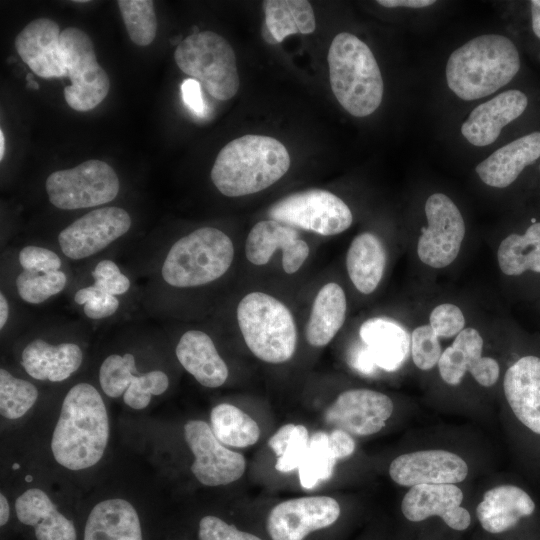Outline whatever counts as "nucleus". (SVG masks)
I'll list each match as a JSON object with an SVG mask.
<instances>
[{"label":"nucleus","instance_id":"obj_24","mask_svg":"<svg viewBox=\"0 0 540 540\" xmlns=\"http://www.w3.org/2000/svg\"><path fill=\"white\" fill-rule=\"evenodd\" d=\"M539 158L540 132L535 131L500 147L480 162L475 170L485 184L505 188Z\"/></svg>","mask_w":540,"mask_h":540},{"label":"nucleus","instance_id":"obj_51","mask_svg":"<svg viewBox=\"0 0 540 540\" xmlns=\"http://www.w3.org/2000/svg\"><path fill=\"white\" fill-rule=\"evenodd\" d=\"M295 425L292 423L281 426L268 440L270 448L274 451L276 456L283 455L286 446L291 438Z\"/></svg>","mask_w":540,"mask_h":540},{"label":"nucleus","instance_id":"obj_36","mask_svg":"<svg viewBox=\"0 0 540 540\" xmlns=\"http://www.w3.org/2000/svg\"><path fill=\"white\" fill-rule=\"evenodd\" d=\"M117 4L132 42L143 47L151 44L157 32L154 2L151 0H119Z\"/></svg>","mask_w":540,"mask_h":540},{"label":"nucleus","instance_id":"obj_29","mask_svg":"<svg viewBox=\"0 0 540 540\" xmlns=\"http://www.w3.org/2000/svg\"><path fill=\"white\" fill-rule=\"evenodd\" d=\"M84 540H142L135 508L123 499L99 502L87 518Z\"/></svg>","mask_w":540,"mask_h":540},{"label":"nucleus","instance_id":"obj_20","mask_svg":"<svg viewBox=\"0 0 540 540\" xmlns=\"http://www.w3.org/2000/svg\"><path fill=\"white\" fill-rule=\"evenodd\" d=\"M60 35L59 25L48 18L31 21L17 35L16 51L37 76L45 79L68 76Z\"/></svg>","mask_w":540,"mask_h":540},{"label":"nucleus","instance_id":"obj_16","mask_svg":"<svg viewBox=\"0 0 540 540\" xmlns=\"http://www.w3.org/2000/svg\"><path fill=\"white\" fill-rule=\"evenodd\" d=\"M391 479L401 486L456 484L465 480L468 465L446 450H421L396 457L389 466Z\"/></svg>","mask_w":540,"mask_h":540},{"label":"nucleus","instance_id":"obj_5","mask_svg":"<svg viewBox=\"0 0 540 540\" xmlns=\"http://www.w3.org/2000/svg\"><path fill=\"white\" fill-rule=\"evenodd\" d=\"M234 258V246L223 231L202 227L177 240L170 248L161 273L173 287H197L223 276Z\"/></svg>","mask_w":540,"mask_h":540},{"label":"nucleus","instance_id":"obj_58","mask_svg":"<svg viewBox=\"0 0 540 540\" xmlns=\"http://www.w3.org/2000/svg\"><path fill=\"white\" fill-rule=\"evenodd\" d=\"M5 149V138L2 129L0 130V160L3 159Z\"/></svg>","mask_w":540,"mask_h":540},{"label":"nucleus","instance_id":"obj_57","mask_svg":"<svg viewBox=\"0 0 540 540\" xmlns=\"http://www.w3.org/2000/svg\"><path fill=\"white\" fill-rule=\"evenodd\" d=\"M262 33H263V37L264 39L269 42V43H277L275 41V39L272 37V35L270 34V32L268 31L266 25L264 24L263 28H262Z\"/></svg>","mask_w":540,"mask_h":540},{"label":"nucleus","instance_id":"obj_1","mask_svg":"<svg viewBox=\"0 0 540 540\" xmlns=\"http://www.w3.org/2000/svg\"><path fill=\"white\" fill-rule=\"evenodd\" d=\"M108 438L107 410L97 389L88 383L73 386L52 435L55 460L70 470L89 468L102 458Z\"/></svg>","mask_w":540,"mask_h":540},{"label":"nucleus","instance_id":"obj_60","mask_svg":"<svg viewBox=\"0 0 540 540\" xmlns=\"http://www.w3.org/2000/svg\"><path fill=\"white\" fill-rule=\"evenodd\" d=\"M25 480H26L27 482H31V481H32V476H30V475H29V476H26V477H25Z\"/></svg>","mask_w":540,"mask_h":540},{"label":"nucleus","instance_id":"obj_54","mask_svg":"<svg viewBox=\"0 0 540 540\" xmlns=\"http://www.w3.org/2000/svg\"><path fill=\"white\" fill-rule=\"evenodd\" d=\"M531 7V21H532V30L535 36L540 39V0L530 1Z\"/></svg>","mask_w":540,"mask_h":540},{"label":"nucleus","instance_id":"obj_53","mask_svg":"<svg viewBox=\"0 0 540 540\" xmlns=\"http://www.w3.org/2000/svg\"><path fill=\"white\" fill-rule=\"evenodd\" d=\"M100 291L101 290H99L94 285L81 288L75 293L74 300L79 305H85L86 303L94 299Z\"/></svg>","mask_w":540,"mask_h":540},{"label":"nucleus","instance_id":"obj_23","mask_svg":"<svg viewBox=\"0 0 540 540\" xmlns=\"http://www.w3.org/2000/svg\"><path fill=\"white\" fill-rule=\"evenodd\" d=\"M537 512L534 498L523 487L503 484L485 492L476 515L484 530L499 534L517 528Z\"/></svg>","mask_w":540,"mask_h":540},{"label":"nucleus","instance_id":"obj_47","mask_svg":"<svg viewBox=\"0 0 540 540\" xmlns=\"http://www.w3.org/2000/svg\"><path fill=\"white\" fill-rule=\"evenodd\" d=\"M119 307L116 296L104 293L99 294L84 305V313L90 319H102L113 315Z\"/></svg>","mask_w":540,"mask_h":540},{"label":"nucleus","instance_id":"obj_13","mask_svg":"<svg viewBox=\"0 0 540 540\" xmlns=\"http://www.w3.org/2000/svg\"><path fill=\"white\" fill-rule=\"evenodd\" d=\"M131 217L122 208L110 206L90 211L76 219L58 236L60 248L70 259L80 260L98 253L124 235Z\"/></svg>","mask_w":540,"mask_h":540},{"label":"nucleus","instance_id":"obj_56","mask_svg":"<svg viewBox=\"0 0 540 540\" xmlns=\"http://www.w3.org/2000/svg\"><path fill=\"white\" fill-rule=\"evenodd\" d=\"M9 317V305L3 293L0 294V328L2 329Z\"/></svg>","mask_w":540,"mask_h":540},{"label":"nucleus","instance_id":"obj_6","mask_svg":"<svg viewBox=\"0 0 540 540\" xmlns=\"http://www.w3.org/2000/svg\"><path fill=\"white\" fill-rule=\"evenodd\" d=\"M237 321L250 351L268 363L288 361L295 352L297 332L291 311L263 292L245 295L237 307Z\"/></svg>","mask_w":540,"mask_h":540},{"label":"nucleus","instance_id":"obj_50","mask_svg":"<svg viewBox=\"0 0 540 540\" xmlns=\"http://www.w3.org/2000/svg\"><path fill=\"white\" fill-rule=\"evenodd\" d=\"M328 444L337 460L351 456L355 450L353 438L349 433L341 429H334L328 434Z\"/></svg>","mask_w":540,"mask_h":540},{"label":"nucleus","instance_id":"obj_22","mask_svg":"<svg viewBox=\"0 0 540 540\" xmlns=\"http://www.w3.org/2000/svg\"><path fill=\"white\" fill-rule=\"evenodd\" d=\"M528 98L520 90H507L474 108L461 126V133L474 146L492 144L503 127L520 117Z\"/></svg>","mask_w":540,"mask_h":540},{"label":"nucleus","instance_id":"obj_40","mask_svg":"<svg viewBox=\"0 0 540 540\" xmlns=\"http://www.w3.org/2000/svg\"><path fill=\"white\" fill-rule=\"evenodd\" d=\"M169 385L167 375L160 370H153L140 376H134L124 393L125 404L133 409H144L151 400V395H160Z\"/></svg>","mask_w":540,"mask_h":540},{"label":"nucleus","instance_id":"obj_2","mask_svg":"<svg viewBox=\"0 0 540 540\" xmlns=\"http://www.w3.org/2000/svg\"><path fill=\"white\" fill-rule=\"evenodd\" d=\"M290 163V155L279 140L247 134L220 150L211 180L225 196H245L273 185L286 174Z\"/></svg>","mask_w":540,"mask_h":540},{"label":"nucleus","instance_id":"obj_12","mask_svg":"<svg viewBox=\"0 0 540 540\" xmlns=\"http://www.w3.org/2000/svg\"><path fill=\"white\" fill-rule=\"evenodd\" d=\"M184 436L195 458L191 471L203 485H227L244 474L246 460L243 455L225 447L206 422L188 421Z\"/></svg>","mask_w":540,"mask_h":540},{"label":"nucleus","instance_id":"obj_59","mask_svg":"<svg viewBox=\"0 0 540 540\" xmlns=\"http://www.w3.org/2000/svg\"><path fill=\"white\" fill-rule=\"evenodd\" d=\"M27 81H28V87H32L34 89H38L39 86L37 85V82H35L32 77H31V74H28L27 75Z\"/></svg>","mask_w":540,"mask_h":540},{"label":"nucleus","instance_id":"obj_52","mask_svg":"<svg viewBox=\"0 0 540 540\" xmlns=\"http://www.w3.org/2000/svg\"><path fill=\"white\" fill-rule=\"evenodd\" d=\"M378 4L387 7L424 8L435 3L433 0H378Z\"/></svg>","mask_w":540,"mask_h":540},{"label":"nucleus","instance_id":"obj_4","mask_svg":"<svg viewBox=\"0 0 540 540\" xmlns=\"http://www.w3.org/2000/svg\"><path fill=\"white\" fill-rule=\"evenodd\" d=\"M327 60L331 89L340 105L356 117L372 114L381 104L384 85L367 44L351 33H339L331 42Z\"/></svg>","mask_w":540,"mask_h":540},{"label":"nucleus","instance_id":"obj_49","mask_svg":"<svg viewBox=\"0 0 540 540\" xmlns=\"http://www.w3.org/2000/svg\"><path fill=\"white\" fill-rule=\"evenodd\" d=\"M348 362L352 368L364 375H372L378 368L363 342L361 344H355L350 349Z\"/></svg>","mask_w":540,"mask_h":540},{"label":"nucleus","instance_id":"obj_9","mask_svg":"<svg viewBox=\"0 0 540 540\" xmlns=\"http://www.w3.org/2000/svg\"><path fill=\"white\" fill-rule=\"evenodd\" d=\"M119 179L104 161L88 160L74 168L52 172L45 182L49 201L62 210L94 207L111 202Z\"/></svg>","mask_w":540,"mask_h":540},{"label":"nucleus","instance_id":"obj_43","mask_svg":"<svg viewBox=\"0 0 540 540\" xmlns=\"http://www.w3.org/2000/svg\"><path fill=\"white\" fill-rule=\"evenodd\" d=\"M94 286L104 293L121 295L130 288V280L121 273L119 267L111 260L100 261L92 272Z\"/></svg>","mask_w":540,"mask_h":540},{"label":"nucleus","instance_id":"obj_14","mask_svg":"<svg viewBox=\"0 0 540 540\" xmlns=\"http://www.w3.org/2000/svg\"><path fill=\"white\" fill-rule=\"evenodd\" d=\"M340 505L329 496L293 498L277 504L267 518L272 540H304L311 532L337 521Z\"/></svg>","mask_w":540,"mask_h":540},{"label":"nucleus","instance_id":"obj_48","mask_svg":"<svg viewBox=\"0 0 540 540\" xmlns=\"http://www.w3.org/2000/svg\"><path fill=\"white\" fill-rule=\"evenodd\" d=\"M181 95L185 105L195 115H205L206 107L202 97L201 85L197 80L193 78L185 79L181 84Z\"/></svg>","mask_w":540,"mask_h":540},{"label":"nucleus","instance_id":"obj_21","mask_svg":"<svg viewBox=\"0 0 540 540\" xmlns=\"http://www.w3.org/2000/svg\"><path fill=\"white\" fill-rule=\"evenodd\" d=\"M279 248L287 274L298 271L309 255V246L299 238L296 229L275 220L260 221L253 226L246 239L245 254L252 264L264 265Z\"/></svg>","mask_w":540,"mask_h":540},{"label":"nucleus","instance_id":"obj_32","mask_svg":"<svg viewBox=\"0 0 540 540\" xmlns=\"http://www.w3.org/2000/svg\"><path fill=\"white\" fill-rule=\"evenodd\" d=\"M265 25L276 42L291 34H310L316 28L313 8L306 0H265Z\"/></svg>","mask_w":540,"mask_h":540},{"label":"nucleus","instance_id":"obj_37","mask_svg":"<svg viewBox=\"0 0 540 540\" xmlns=\"http://www.w3.org/2000/svg\"><path fill=\"white\" fill-rule=\"evenodd\" d=\"M36 387L23 379L0 369V412L7 419L22 417L36 402Z\"/></svg>","mask_w":540,"mask_h":540},{"label":"nucleus","instance_id":"obj_25","mask_svg":"<svg viewBox=\"0 0 540 540\" xmlns=\"http://www.w3.org/2000/svg\"><path fill=\"white\" fill-rule=\"evenodd\" d=\"M176 356L185 370L205 387H219L228 377L226 363L212 339L202 331L185 332L176 346Z\"/></svg>","mask_w":540,"mask_h":540},{"label":"nucleus","instance_id":"obj_55","mask_svg":"<svg viewBox=\"0 0 540 540\" xmlns=\"http://www.w3.org/2000/svg\"><path fill=\"white\" fill-rule=\"evenodd\" d=\"M9 516H10V508H9L8 501L6 497L3 494H1L0 495V525L1 526H4L7 523V521L9 520Z\"/></svg>","mask_w":540,"mask_h":540},{"label":"nucleus","instance_id":"obj_33","mask_svg":"<svg viewBox=\"0 0 540 540\" xmlns=\"http://www.w3.org/2000/svg\"><path fill=\"white\" fill-rule=\"evenodd\" d=\"M497 259L501 271L509 276L531 270L540 273V222L531 224L524 234H510L499 245Z\"/></svg>","mask_w":540,"mask_h":540},{"label":"nucleus","instance_id":"obj_38","mask_svg":"<svg viewBox=\"0 0 540 540\" xmlns=\"http://www.w3.org/2000/svg\"><path fill=\"white\" fill-rule=\"evenodd\" d=\"M66 281L65 273L60 270L47 273L23 270L16 279V287L25 302L39 304L60 293Z\"/></svg>","mask_w":540,"mask_h":540},{"label":"nucleus","instance_id":"obj_46","mask_svg":"<svg viewBox=\"0 0 540 540\" xmlns=\"http://www.w3.org/2000/svg\"><path fill=\"white\" fill-rule=\"evenodd\" d=\"M18 258L24 270L47 273L59 271L61 267V259L55 252L39 246L24 247Z\"/></svg>","mask_w":540,"mask_h":540},{"label":"nucleus","instance_id":"obj_15","mask_svg":"<svg viewBox=\"0 0 540 540\" xmlns=\"http://www.w3.org/2000/svg\"><path fill=\"white\" fill-rule=\"evenodd\" d=\"M387 395L370 389L342 392L326 410L324 419L335 429L350 435L369 436L379 432L393 412Z\"/></svg>","mask_w":540,"mask_h":540},{"label":"nucleus","instance_id":"obj_11","mask_svg":"<svg viewBox=\"0 0 540 540\" xmlns=\"http://www.w3.org/2000/svg\"><path fill=\"white\" fill-rule=\"evenodd\" d=\"M428 226L422 228L417 244L419 259L432 268H444L458 256L465 235V224L455 203L442 193L425 203Z\"/></svg>","mask_w":540,"mask_h":540},{"label":"nucleus","instance_id":"obj_18","mask_svg":"<svg viewBox=\"0 0 540 540\" xmlns=\"http://www.w3.org/2000/svg\"><path fill=\"white\" fill-rule=\"evenodd\" d=\"M503 390L516 421L540 439V357L525 355L516 360L504 375Z\"/></svg>","mask_w":540,"mask_h":540},{"label":"nucleus","instance_id":"obj_28","mask_svg":"<svg viewBox=\"0 0 540 540\" xmlns=\"http://www.w3.org/2000/svg\"><path fill=\"white\" fill-rule=\"evenodd\" d=\"M18 520L33 526L37 540H76L71 520L57 509L49 496L38 488H31L15 502Z\"/></svg>","mask_w":540,"mask_h":540},{"label":"nucleus","instance_id":"obj_31","mask_svg":"<svg viewBox=\"0 0 540 540\" xmlns=\"http://www.w3.org/2000/svg\"><path fill=\"white\" fill-rule=\"evenodd\" d=\"M346 296L336 283L325 284L317 293L305 329L307 342L314 347L327 345L345 321Z\"/></svg>","mask_w":540,"mask_h":540},{"label":"nucleus","instance_id":"obj_41","mask_svg":"<svg viewBox=\"0 0 540 540\" xmlns=\"http://www.w3.org/2000/svg\"><path fill=\"white\" fill-rule=\"evenodd\" d=\"M411 353L414 364L421 370H429L438 364L442 354L441 345L430 325L419 326L413 331Z\"/></svg>","mask_w":540,"mask_h":540},{"label":"nucleus","instance_id":"obj_8","mask_svg":"<svg viewBox=\"0 0 540 540\" xmlns=\"http://www.w3.org/2000/svg\"><path fill=\"white\" fill-rule=\"evenodd\" d=\"M60 44L71 85L64 88L67 104L85 112L99 105L107 96L110 81L97 61L91 38L79 28L61 31Z\"/></svg>","mask_w":540,"mask_h":540},{"label":"nucleus","instance_id":"obj_26","mask_svg":"<svg viewBox=\"0 0 540 540\" xmlns=\"http://www.w3.org/2000/svg\"><path fill=\"white\" fill-rule=\"evenodd\" d=\"M83 354L74 343L51 345L35 339L23 350L21 364L34 379L60 382L78 370Z\"/></svg>","mask_w":540,"mask_h":540},{"label":"nucleus","instance_id":"obj_3","mask_svg":"<svg viewBox=\"0 0 540 540\" xmlns=\"http://www.w3.org/2000/svg\"><path fill=\"white\" fill-rule=\"evenodd\" d=\"M520 69L515 44L498 34L477 36L451 53L446 64L448 87L461 99L486 97L507 85Z\"/></svg>","mask_w":540,"mask_h":540},{"label":"nucleus","instance_id":"obj_19","mask_svg":"<svg viewBox=\"0 0 540 540\" xmlns=\"http://www.w3.org/2000/svg\"><path fill=\"white\" fill-rule=\"evenodd\" d=\"M482 350L483 339L479 332L471 327L463 329L439 359L438 368L444 382L458 385L468 371L480 385H494L499 378V364L491 357H483Z\"/></svg>","mask_w":540,"mask_h":540},{"label":"nucleus","instance_id":"obj_42","mask_svg":"<svg viewBox=\"0 0 540 540\" xmlns=\"http://www.w3.org/2000/svg\"><path fill=\"white\" fill-rule=\"evenodd\" d=\"M430 326L438 337L450 338L464 328L465 318L459 307L444 303L436 306L430 314Z\"/></svg>","mask_w":540,"mask_h":540},{"label":"nucleus","instance_id":"obj_34","mask_svg":"<svg viewBox=\"0 0 540 540\" xmlns=\"http://www.w3.org/2000/svg\"><path fill=\"white\" fill-rule=\"evenodd\" d=\"M211 429L224 445L244 448L254 445L260 437V428L255 420L238 407L222 403L211 411Z\"/></svg>","mask_w":540,"mask_h":540},{"label":"nucleus","instance_id":"obj_61","mask_svg":"<svg viewBox=\"0 0 540 540\" xmlns=\"http://www.w3.org/2000/svg\"><path fill=\"white\" fill-rule=\"evenodd\" d=\"M19 467L20 466L17 463H14L13 466H12L13 469H18Z\"/></svg>","mask_w":540,"mask_h":540},{"label":"nucleus","instance_id":"obj_44","mask_svg":"<svg viewBox=\"0 0 540 540\" xmlns=\"http://www.w3.org/2000/svg\"><path fill=\"white\" fill-rule=\"evenodd\" d=\"M309 433L305 426L295 425L291 438L282 456L278 457L275 468L282 473L298 469L309 443Z\"/></svg>","mask_w":540,"mask_h":540},{"label":"nucleus","instance_id":"obj_27","mask_svg":"<svg viewBox=\"0 0 540 540\" xmlns=\"http://www.w3.org/2000/svg\"><path fill=\"white\" fill-rule=\"evenodd\" d=\"M359 335L380 369L396 371L408 358L410 336L400 324L391 319H368L361 325Z\"/></svg>","mask_w":540,"mask_h":540},{"label":"nucleus","instance_id":"obj_45","mask_svg":"<svg viewBox=\"0 0 540 540\" xmlns=\"http://www.w3.org/2000/svg\"><path fill=\"white\" fill-rule=\"evenodd\" d=\"M199 540H262L248 532L240 531L216 516H205L199 522Z\"/></svg>","mask_w":540,"mask_h":540},{"label":"nucleus","instance_id":"obj_7","mask_svg":"<svg viewBox=\"0 0 540 540\" xmlns=\"http://www.w3.org/2000/svg\"><path fill=\"white\" fill-rule=\"evenodd\" d=\"M174 59L182 72L197 80L217 100H229L239 90L235 52L228 41L215 32L187 36L176 47Z\"/></svg>","mask_w":540,"mask_h":540},{"label":"nucleus","instance_id":"obj_10","mask_svg":"<svg viewBox=\"0 0 540 540\" xmlns=\"http://www.w3.org/2000/svg\"><path fill=\"white\" fill-rule=\"evenodd\" d=\"M268 216L293 228L325 236L345 231L353 220L347 204L323 189H308L285 196L269 208Z\"/></svg>","mask_w":540,"mask_h":540},{"label":"nucleus","instance_id":"obj_30","mask_svg":"<svg viewBox=\"0 0 540 540\" xmlns=\"http://www.w3.org/2000/svg\"><path fill=\"white\" fill-rule=\"evenodd\" d=\"M386 250L381 240L370 232L356 236L346 257L348 275L363 294L372 293L380 283L385 265Z\"/></svg>","mask_w":540,"mask_h":540},{"label":"nucleus","instance_id":"obj_39","mask_svg":"<svg viewBox=\"0 0 540 540\" xmlns=\"http://www.w3.org/2000/svg\"><path fill=\"white\" fill-rule=\"evenodd\" d=\"M136 372L132 354H112L103 361L99 369L101 388L107 396L117 398L125 393Z\"/></svg>","mask_w":540,"mask_h":540},{"label":"nucleus","instance_id":"obj_35","mask_svg":"<svg viewBox=\"0 0 540 540\" xmlns=\"http://www.w3.org/2000/svg\"><path fill=\"white\" fill-rule=\"evenodd\" d=\"M336 461L328 444V434L323 431L312 434L306 454L298 467L301 486L309 490L320 482L329 480Z\"/></svg>","mask_w":540,"mask_h":540},{"label":"nucleus","instance_id":"obj_17","mask_svg":"<svg viewBox=\"0 0 540 540\" xmlns=\"http://www.w3.org/2000/svg\"><path fill=\"white\" fill-rule=\"evenodd\" d=\"M462 501L463 492L455 484H421L410 487L402 500L401 511L412 522L438 516L451 529L463 531L469 527L471 517L461 506Z\"/></svg>","mask_w":540,"mask_h":540}]
</instances>
